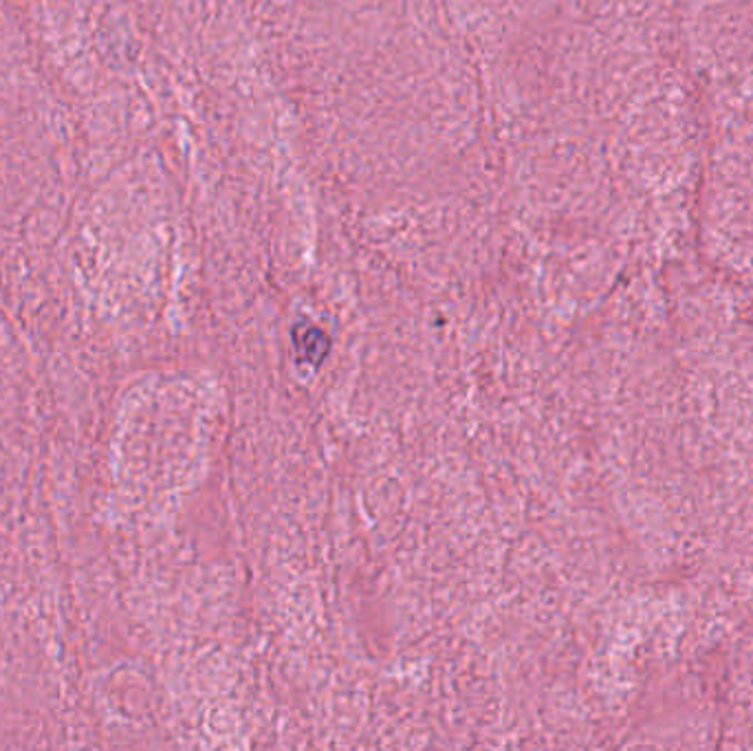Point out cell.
Segmentation results:
<instances>
[{
    "instance_id": "cell-1",
    "label": "cell",
    "mask_w": 753,
    "mask_h": 751,
    "mask_svg": "<svg viewBox=\"0 0 753 751\" xmlns=\"http://www.w3.org/2000/svg\"><path fill=\"white\" fill-rule=\"evenodd\" d=\"M302 331H296V346L300 358L307 364L317 366L329 353V337L315 326H300Z\"/></svg>"
}]
</instances>
